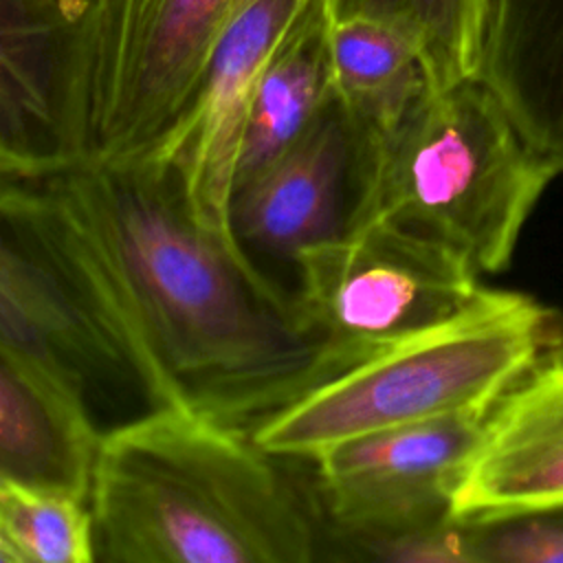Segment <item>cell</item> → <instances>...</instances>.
I'll list each match as a JSON object with an SVG mask.
<instances>
[{
  "label": "cell",
  "mask_w": 563,
  "mask_h": 563,
  "mask_svg": "<svg viewBox=\"0 0 563 563\" xmlns=\"http://www.w3.org/2000/svg\"><path fill=\"white\" fill-rule=\"evenodd\" d=\"M7 196L147 407L196 405L244 427L317 363L323 343L292 292L205 229L152 156L73 161L9 178Z\"/></svg>",
  "instance_id": "1"
},
{
  "label": "cell",
  "mask_w": 563,
  "mask_h": 563,
  "mask_svg": "<svg viewBox=\"0 0 563 563\" xmlns=\"http://www.w3.org/2000/svg\"><path fill=\"white\" fill-rule=\"evenodd\" d=\"M246 427L158 405L101 429L88 504L99 563H312L323 517L312 475Z\"/></svg>",
  "instance_id": "2"
},
{
  "label": "cell",
  "mask_w": 563,
  "mask_h": 563,
  "mask_svg": "<svg viewBox=\"0 0 563 563\" xmlns=\"http://www.w3.org/2000/svg\"><path fill=\"white\" fill-rule=\"evenodd\" d=\"M552 178L490 90L466 79L358 136L347 231L383 224L477 275L501 273Z\"/></svg>",
  "instance_id": "3"
},
{
  "label": "cell",
  "mask_w": 563,
  "mask_h": 563,
  "mask_svg": "<svg viewBox=\"0 0 563 563\" xmlns=\"http://www.w3.org/2000/svg\"><path fill=\"white\" fill-rule=\"evenodd\" d=\"M563 356V312L482 286L449 319L303 380L249 424L273 455L310 462L387 427L490 411L537 367Z\"/></svg>",
  "instance_id": "4"
},
{
  "label": "cell",
  "mask_w": 563,
  "mask_h": 563,
  "mask_svg": "<svg viewBox=\"0 0 563 563\" xmlns=\"http://www.w3.org/2000/svg\"><path fill=\"white\" fill-rule=\"evenodd\" d=\"M238 0H90L68 81L73 161L145 156L194 101Z\"/></svg>",
  "instance_id": "5"
},
{
  "label": "cell",
  "mask_w": 563,
  "mask_h": 563,
  "mask_svg": "<svg viewBox=\"0 0 563 563\" xmlns=\"http://www.w3.org/2000/svg\"><path fill=\"white\" fill-rule=\"evenodd\" d=\"M292 266L297 319L323 343L303 380L449 319L482 288L462 262L383 224L310 246Z\"/></svg>",
  "instance_id": "6"
},
{
  "label": "cell",
  "mask_w": 563,
  "mask_h": 563,
  "mask_svg": "<svg viewBox=\"0 0 563 563\" xmlns=\"http://www.w3.org/2000/svg\"><path fill=\"white\" fill-rule=\"evenodd\" d=\"M312 2L238 0L194 101L145 154L176 176L194 218L235 253L249 255L231 224L249 108L273 53Z\"/></svg>",
  "instance_id": "7"
},
{
  "label": "cell",
  "mask_w": 563,
  "mask_h": 563,
  "mask_svg": "<svg viewBox=\"0 0 563 563\" xmlns=\"http://www.w3.org/2000/svg\"><path fill=\"white\" fill-rule=\"evenodd\" d=\"M488 411L405 422L343 440L310 475L323 530H387L451 517V499Z\"/></svg>",
  "instance_id": "8"
},
{
  "label": "cell",
  "mask_w": 563,
  "mask_h": 563,
  "mask_svg": "<svg viewBox=\"0 0 563 563\" xmlns=\"http://www.w3.org/2000/svg\"><path fill=\"white\" fill-rule=\"evenodd\" d=\"M9 178L0 174V354L95 420V394L130 378L99 323L18 220Z\"/></svg>",
  "instance_id": "9"
},
{
  "label": "cell",
  "mask_w": 563,
  "mask_h": 563,
  "mask_svg": "<svg viewBox=\"0 0 563 563\" xmlns=\"http://www.w3.org/2000/svg\"><path fill=\"white\" fill-rule=\"evenodd\" d=\"M356 130L334 97L275 158L238 180L231 224L240 244L292 260L347 231L354 205ZM255 260V257H253Z\"/></svg>",
  "instance_id": "10"
},
{
  "label": "cell",
  "mask_w": 563,
  "mask_h": 563,
  "mask_svg": "<svg viewBox=\"0 0 563 563\" xmlns=\"http://www.w3.org/2000/svg\"><path fill=\"white\" fill-rule=\"evenodd\" d=\"M90 0H0V174L42 180L70 163L66 101Z\"/></svg>",
  "instance_id": "11"
},
{
  "label": "cell",
  "mask_w": 563,
  "mask_h": 563,
  "mask_svg": "<svg viewBox=\"0 0 563 563\" xmlns=\"http://www.w3.org/2000/svg\"><path fill=\"white\" fill-rule=\"evenodd\" d=\"M550 506H563V356L537 367L488 411L451 517L471 523Z\"/></svg>",
  "instance_id": "12"
},
{
  "label": "cell",
  "mask_w": 563,
  "mask_h": 563,
  "mask_svg": "<svg viewBox=\"0 0 563 563\" xmlns=\"http://www.w3.org/2000/svg\"><path fill=\"white\" fill-rule=\"evenodd\" d=\"M528 147L563 174V0H484L477 77Z\"/></svg>",
  "instance_id": "13"
},
{
  "label": "cell",
  "mask_w": 563,
  "mask_h": 563,
  "mask_svg": "<svg viewBox=\"0 0 563 563\" xmlns=\"http://www.w3.org/2000/svg\"><path fill=\"white\" fill-rule=\"evenodd\" d=\"M330 97V11L328 0H314L286 33L260 77L246 117L238 180L286 150Z\"/></svg>",
  "instance_id": "14"
},
{
  "label": "cell",
  "mask_w": 563,
  "mask_h": 563,
  "mask_svg": "<svg viewBox=\"0 0 563 563\" xmlns=\"http://www.w3.org/2000/svg\"><path fill=\"white\" fill-rule=\"evenodd\" d=\"M99 431L95 420L0 354V477L66 484L88 493Z\"/></svg>",
  "instance_id": "15"
},
{
  "label": "cell",
  "mask_w": 563,
  "mask_h": 563,
  "mask_svg": "<svg viewBox=\"0 0 563 563\" xmlns=\"http://www.w3.org/2000/svg\"><path fill=\"white\" fill-rule=\"evenodd\" d=\"M330 73L358 136L387 128L433 90L416 46L396 29L363 18L330 20Z\"/></svg>",
  "instance_id": "16"
},
{
  "label": "cell",
  "mask_w": 563,
  "mask_h": 563,
  "mask_svg": "<svg viewBox=\"0 0 563 563\" xmlns=\"http://www.w3.org/2000/svg\"><path fill=\"white\" fill-rule=\"evenodd\" d=\"M332 22L363 18L402 33L433 90L477 77L484 0H328Z\"/></svg>",
  "instance_id": "17"
},
{
  "label": "cell",
  "mask_w": 563,
  "mask_h": 563,
  "mask_svg": "<svg viewBox=\"0 0 563 563\" xmlns=\"http://www.w3.org/2000/svg\"><path fill=\"white\" fill-rule=\"evenodd\" d=\"M0 545L11 563H95L88 493L66 484L0 477Z\"/></svg>",
  "instance_id": "18"
},
{
  "label": "cell",
  "mask_w": 563,
  "mask_h": 563,
  "mask_svg": "<svg viewBox=\"0 0 563 563\" xmlns=\"http://www.w3.org/2000/svg\"><path fill=\"white\" fill-rule=\"evenodd\" d=\"M471 563L466 523L453 517L387 528L323 530L321 561Z\"/></svg>",
  "instance_id": "19"
},
{
  "label": "cell",
  "mask_w": 563,
  "mask_h": 563,
  "mask_svg": "<svg viewBox=\"0 0 563 563\" xmlns=\"http://www.w3.org/2000/svg\"><path fill=\"white\" fill-rule=\"evenodd\" d=\"M471 563H563V506L466 523Z\"/></svg>",
  "instance_id": "20"
},
{
  "label": "cell",
  "mask_w": 563,
  "mask_h": 563,
  "mask_svg": "<svg viewBox=\"0 0 563 563\" xmlns=\"http://www.w3.org/2000/svg\"><path fill=\"white\" fill-rule=\"evenodd\" d=\"M0 563H11V561H9V556H7V552L2 550V545H0Z\"/></svg>",
  "instance_id": "21"
}]
</instances>
